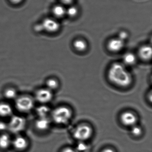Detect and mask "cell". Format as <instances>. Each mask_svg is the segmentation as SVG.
<instances>
[{
	"label": "cell",
	"instance_id": "277c9868",
	"mask_svg": "<svg viewBox=\"0 0 152 152\" xmlns=\"http://www.w3.org/2000/svg\"><path fill=\"white\" fill-rule=\"evenodd\" d=\"M8 131L16 135L20 134L26 128L27 121L23 116L13 115L9 118Z\"/></svg>",
	"mask_w": 152,
	"mask_h": 152
},
{
	"label": "cell",
	"instance_id": "8fae6325",
	"mask_svg": "<svg viewBox=\"0 0 152 152\" xmlns=\"http://www.w3.org/2000/svg\"><path fill=\"white\" fill-rule=\"evenodd\" d=\"M152 47L148 44H145L140 47L138 55L140 58L145 61H148L152 58Z\"/></svg>",
	"mask_w": 152,
	"mask_h": 152
},
{
	"label": "cell",
	"instance_id": "9c48e42d",
	"mask_svg": "<svg viewBox=\"0 0 152 152\" xmlns=\"http://www.w3.org/2000/svg\"><path fill=\"white\" fill-rule=\"evenodd\" d=\"M29 145L28 139L21 134L16 135L12 139V146L18 151H23L26 150Z\"/></svg>",
	"mask_w": 152,
	"mask_h": 152
},
{
	"label": "cell",
	"instance_id": "ffe728a7",
	"mask_svg": "<svg viewBox=\"0 0 152 152\" xmlns=\"http://www.w3.org/2000/svg\"><path fill=\"white\" fill-rule=\"evenodd\" d=\"M79 13V9L75 5H71L66 8V16L70 18H75Z\"/></svg>",
	"mask_w": 152,
	"mask_h": 152
},
{
	"label": "cell",
	"instance_id": "ac0fdd59",
	"mask_svg": "<svg viewBox=\"0 0 152 152\" xmlns=\"http://www.w3.org/2000/svg\"><path fill=\"white\" fill-rule=\"evenodd\" d=\"M123 60L124 64L127 66H132L137 62V56L132 52H126L123 57Z\"/></svg>",
	"mask_w": 152,
	"mask_h": 152
},
{
	"label": "cell",
	"instance_id": "4fadbf2b",
	"mask_svg": "<svg viewBox=\"0 0 152 152\" xmlns=\"http://www.w3.org/2000/svg\"><path fill=\"white\" fill-rule=\"evenodd\" d=\"M122 123L125 126H133L135 125L137 121L136 115L132 113L126 112L121 115Z\"/></svg>",
	"mask_w": 152,
	"mask_h": 152
},
{
	"label": "cell",
	"instance_id": "f1b7e54d",
	"mask_svg": "<svg viewBox=\"0 0 152 152\" xmlns=\"http://www.w3.org/2000/svg\"><path fill=\"white\" fill-rule=\"evenodd\" d=\"M62 152H77L74 149H72L71 148H66L65 149H64Z\"/></svg>",
	"mask_w": 152,
	"mask_h": 152
},
{
	"label": "cell",
	"instance_id": "5b68a950",
	"mask_svg": "<svg viewBox=\"0 0 152 152\" xmlns=\"http://www.w3.org/2000/svg\"><path fill=\"white\" fill-rule=\"evenodd\" d=\"M92 134V129L88 124H83L77 126L73 132L75 138L80 141L88 139Z\"/></svg>",
	"mask_w": 152,
	"mask_h": 152
},
{
	"label": "cell",
	"instance_id": "83f0119b",
	"mask_svg": "<svg viewBox=\"0 0 152 152\" xmlns=\"http://www.w3.org/2000/svg\"><path fill=\"white\" fill-rule=\"evenodd\" d=\"M10 1L12 4L18 5V4H20L23 1V0H10Z\"/></svg>",
	"mask_w": 152,
	"mask_h": 152
},
{
	"label": "cell",
	"instance_id": "6da1fadb",
	"mask_svg": "<svg viewBox=\"0 0 152 152\" xmlns=\"http://www.w3.org/2000/svg\"><path fill=\"white\" fill-rule=\"evenodd\" d=\"M108 77L111 82L121 87L129 86L132 81L130 73L124 64L120 63H115L111 65L108 70Z\"/></svg>",
	"mask_w": 152,
	"mask_h": 152
},
{
	"label": "cell",
	"instance_id": "52a82bcc",
	"mask_svg": "<svg viewBox=\"0 0 152 152\" xmlns=\"http://www.w3.org/2000/svg\"><path fill=\"white\" fill-rule=\"evenodd\" d=\"M41 24L43 31L49 33L57 32L61 27V25L57 19L54 18H46L43 20Z\"/></svg>",
	"mask_w": 152,
	"mask_h": 152
},
{
	"label": "cell",
	"instance_id": "2e32d148",
	"mask_svg": "<svg viewBox=\"0 0 152 152\" xmlns=\"http://www.w3.org/2000/svg\"><path fill=\"white\" fill-rule=\"evenodd\" d=\"M52 13L56 19H61L66 16V8L64 5L57 4L53 7Z\"/></svg>",
	"mask_w": 152,
	"mask_h": 152
},
{
	"label": "cell",
	"instance_id": "4316f807",
	"mask_svg": "<svg viewBox=\"0 0 152 152\" xmlns=\"http://www.w3.org/2000/svg\"><path fill=\"white\" fill-rule=\"evenodd\" d=\"M35 31L37 32H41L43 31V27H42V24H39L36 25L34 27Z\"/></svg>",
	"mask_w": 152,
	"mask_h": 152
},
{
	"label": "cell",
	"instance_id": "7c38bea8",
	"mask_svg": "<svg viewBox=\"0 0 152 152\" xmlns=\"http://www.w3.org/2000/svg\"><path fill=\"white\" fill-rule=\"evenodd\" d=\"M51 121L50 117H38L35 122V126L40 131H46L50 127Z\"/></svg>",
	"mask_w": 152,
	"mask_h": 152
},
{
	"label": "cell",
	"instance_id": "8992f818",
	"mask_svg": "<svg viewBox=\"0 0 152 152\" xmlns=\"http://www.w3.org/2000/svg\"><path fill=\"white\" fill-rule=\"evenodd\" d=\"M34 97L35 101L41 104H47L53 99V91L46 87L41 88L36 91Z\"/></svg>",
	"mask_w": 152,
	"mask_h": 152
},
{
	"label": "cell",
	"instance_id": "30bf717a",
	"mask_svg": "<svg viewBox=\"0 0 152 152\" xmlns=\"http://www.w3.org/2000/svg\"><path fill=\"white\" fill-rule=\"evenodd\" d=\"M14 115L13 107L8 102H0V117L8 118Z\"/></svg>",
	"mask_w": 152,
	"mask_h": 152
},
{
	"label": "cell",
	"instance_id": "7a4b0ae2",
	"mask_svg": "<svg viewBox=\"0 0 152 152\" xmlns=\"http://www.w3.org/2000/svg\"><path fill=\"white\" fill-rule=\"evenodd\" d=\"M35 102L34 97L30 95L18 96L15 100V108L20 113H28L34 109Z\"/></svg>",
	"mask_w": 152,
	"mask_h": 152
},
{
	"label": "cell",
	"instance_id": "484cf974",
	"mask_svg": "<svg viewBox=\"0 0 152 152\" xmlns=\"http://www.w3.org/2000/svg\"><path fill=\"white\" fill-rule=\"evenodd\" d=\"M75 0H60V2L62 5L64 6H70L72 5Z\"/></svg>",
	"mask_w": 152,
	"mask_h": 152
},
{
	"label": "cell",
	"instance_id": "d4e9b609",
	"mask_svg": "<svg viewBox=\"0 0 152 152\" xmlns=\"http://www.w3.org/2000/svg\"><path fill=\"white\" fill-rule=\"evenodd\" d=\"M88 148V146L83 142H80L78 144L77 146V149L78 151L83 152L85 151Z\"/></svg>",
	"mask_w": 152,
	"mask_h": 152
},
{
	"label": "cell",
	"instance_id": "603a6c76",
	"mask_svg": "<svg viewBox=\"0 0 152 152\" xmlns=\"http://www.w3.org/2000/svg\"><path fill=\"white\" fill-rule=\"evenodd\" d=\"M142 129L138 126L134 125L131 129V133L133 136L138 137L140 136L142 133Z\"/></svg>",
	"mask_w": 152,
	"mask_h": 152
},
{
	"label": "cell",
	"instance_id": "9a60e30c",
	"mask_svg": "<svg viewBox=\"0 0 152 152\" xmlns=\"http://www.w3.org/2000/svg\"><path fill=\"white\" fill-rule=\"evenodd\" d=\"M72 45L74 49L77 52L80 53L86 51L88 47L87 41L82 38H78L75 39Z\"/></svg>",
	"mask_w": 152,
	"mask_h": 152
},
{
	"label": "cell",
	"instance_id": "cb8c5ba5",
	"mask_svg": "<svg viewBox=\"0 0 152 152\" xmlns=\"http://www.w3.org/2000/svg\"><path fill=\"white\" fill-rule=\"evenodd\" d=\"M8 131V123L4 121H0V132H7Z\"/></svg>",
	"mask_w": 152,
	"mask_h": 152
},
{
	"label": "cell",
	"instance_id": "ba28073f",
	"mask_svg": "<svg viewBox=\"0 0 152 152\" xmlns=\"http://www.w3.org/2000/svg\"><path fill=\"white\" fill-rule=\"evenodd\" d=\"M125 42L117 37L112 38L107 42V48L112 53H118L121 51L125 48Z\"/></svg>",
	"mask_w": 152,
	"mask_h": 152
},
{
	"label": "cell",
	"instance_id": "e0dca14e",
	"mask_svg": "<svg viewBox=\"0 0 152 152\" xmlns=\"http://www.w3.org/2000/svg\"><path fill=\"white\" fill-rule=\"evenodd\" d=\"M35 112L38 117H49L51 111L47 104H41L36 108Z\"/></svg>",
	"mask_w": 152,
	"mask_h": 152
},
{
	"label": "cell",
	"instance_id": "7402d4cb",
	"mask_svg": "<svg viewBox=\"0 0 152 152\" xmlns=\"http://www.w3.org/2000/svg\"><path fill=\"white\" fill-rule=\"evenodd\" d=\"M117 37L122 40L126 42V41L129 38V34L126 31H121L119 32Z\"/></svg>",
	"mask_w": 152,
	"mask_h": 152
},
{
	"label": "cell",
	"instance_id": "5bb4252c",
	"mask_svg": "<svg viewBox=\"0 0 152 152\" xmlns=\"http://www.w3.org/2000/svg\"><path fill=\"white\" fill-rule=\"evenodd\" d=\"M12 138L7 132L0 134V148L6 150L12 146Z\"/></svg>",
	"mask_w": 152,
	"mask_h": 152
},
{
	"label": "cell",
	"instance_id": "44dd1931",
	"mask_svg": "<svg viewBox=\"0 0 152 152\" xmlns=\"http://www.w3.org/2000/svg\"><path fill=\"white\" fill-rule=\"evenodd\" d=\"M59 83L57 80L54 78H49L46 82V88L52 91L56 90L58 88Z\"/></svg>",
	"mask_w": 152,
	"mask_h": 152
},
{
	"label": "cell",
	"instance_id": "f546056e",
	"mask_svg": "<svg viewBox=\"0 0 152 152\" xmlns=\"http://www.w3.org/2000/svg\"><path fill=\"white\" fill-rule=\"evenodd\" d=\"M102 152H115L113 149L110 148H107L104 149Z\"/></svg>",
	"mask_w": 152,
	"mask_h": 152
},
{
	"label": "cell",
	"instance_id": "3957f363",
	"mask_svg": "<svg viewBox=\"0 0 152 152\" xmlns=\"http://www.w3.org/2000/svg\"><path fill=\"white\" fill-rule=\"evenodd\" d=\"M51 121L60 125L66 124L72 118V112L68 107L60 106L55 108L50 113Z\"/></svg>",
	"mask_w": 152,
	"mask_h": 152
},
{
	"label": "cell",
	"instance_id": "d6986e66",
	"mask_svg": "<svg viewBox=\"0 0 152 152\" xmlns=\"http://www.w3.org/2000/svg\"><path fill=\"white\" fill-rule=\"evenodd\" d=\"M18 96V92L15 88H7L4 91V97L8 100L15 101Z\"/></svg>",
	"mask_w": 152,
	"mask_h": 152
}]
</instances>
